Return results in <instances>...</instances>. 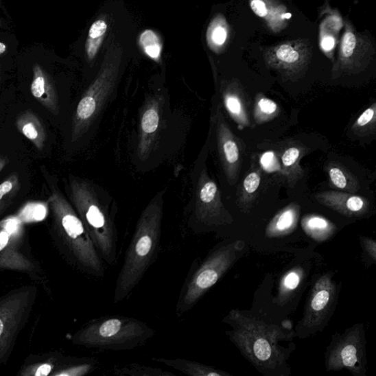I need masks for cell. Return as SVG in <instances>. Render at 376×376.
Listing matches in <instances>:
<instances>
[{
    "mask_svg": "<svg viewBox=\"0 0 376 376\" xmlns=\"http://www.w3.org/2000/svg\"><path fill=\"white\" fill-rule=\"evenodd\" d=\"M54 367V364L51 362L38 363L26 367L21 371L20 375L24 376H47L51 375Z\"/></svg>",
    "mask_w": 376,
    "mask_h": 376,
    "instance_id": "obj_32",
    "label": "cell"
},
{
    "mask_svg": "<svg viewBox=\"0 0 376 376\" xmlns=\"http://www.w3.org/2000/svg\"><path fill=\"white\" fill-rule=\"evenodd\" d=\"M301 152V149L298 146L291 145L281 155L283 172L292 185H295L304 174L300 166Z\"/></svg>",
    "mask_w": 376,
    "mask_h": 376,
    "instance_id": "obj_22",
    "label": "cell"
},
{
    "mask_svg": "<svg viewBox=\"0 0 376 376\" xmlns=\"http://www.w3.org/2000/svg\"><path fill=\"white\" fill-rule=\"evenodd\" d=\"M142 128L145 133H153L158 129L159 115L154 108L146 111L142 119Z\"/></svg>",
    "mask_w": 376,
    "mask_h": 376,
    "instance_id": "obj_33",
    "label": "cell"
},
{
    "mask_svg": "<svg viewBox=\"0 0 376 376\" xmlns=\"http://www.w3.org/2000/svg\"><path fill=\"white\" fill-rule=\"evenodd\" d=\"M261 183V171L254 169L247 174L238 190V205L248 213L252 207Z\"/></svg>",
    "mask_w": 376,
    "mask_h": 376,
    "instance_id": "obj_20",
    "label": "cell"
},
{
    "mask_svg": "<svg viewBox=\"0 0 376 376\" xmlns=\"http://www.w3.org/2000/svg\"><path fill=\"white\" fill-rule=\"evenodd\" d=\"M227 33L226 29L220 25H213L208 33L210 43L215 46H222L225 43Z\"/></svg>",
    "mask_w": 376,
    "mask_h": 376,
    "instance_id": "obj_34",
    "label": "cell"
},
{
    "mask_svg": "<svg viewBox=\"0 0 376 376\" xmlns=\"http://www.w3.org/2000/svg\"><path fill=\"white\" fill-rule=\"evenodd\" d=\"M356 45L357 38L353 34L349 32L344 35L342 45V56L346 58L351 57Z\"/></svg>",
    "mask_w": 376,
    "mask_h": 376,
    "instance_id": "obj_36",
    "label": "cell"
},
{
    "mask_svg": "<svg viewBox=\"0 0 376 376\" xmlns=\"http://www.w3.org/2000/svg\"><path fill=\"white\" fill-rule=\"evenodd\" d=\"M16 126L19 132L32 142L38 150L44 148L47 139L45 129L35 113L27 110L20 115L16 121Z\"/></svg>",
    "mask_w": 376,
    "mask_h": 376,
    "instance_id": "obj_16",
    "label": "cell"
},
{
    "mask_svg": "<svg viewBox=\"0 0 376 376\" xmlns=\"http://www.w3.org/2000/svg\"><path fill=\"white\" fill-rule=\"evenodd\" d=\"M139 44L146 56L155 60L161 58L163 45L160 37L154 30L143 31L140 35Z\"/></svg>",
    "mask_w": 376,
    "mask_h": 376,
    "instance_id": "obj_26",
    "label": "cell"
},
{
    "mask_svg": "<svg viewBox=\"0 0 376 376\" xmlns=\"http://www.w3.org/2000/svg\"><path fill=\"white\" fill-rule=\"evenodd\" d=\"M301 213V207L292 203L282 209L270 221L266 231L268 237H279L291 233L296 228Z\"/></svg>",
    "mask_w": 376,
    "mask_h": 376,
    "instance_id": "obj_14",
    "label": "cell"
},
{
    "mask_svg": "<svg viewBox=\"0 0 376 376\" xmlns=\"http://www.w3.org/2000/svg\"><path fill=\"white\" fill-rule=\"evenodd\" d=\"M245 248L242 240L227 243L215 248L188 278L177 302L176 314L180 317L198 301L232 268Z\"/></svg>",
    "mask_w": 376,
    "mask_h": 376,
    "instance_id": "obj_5",
    "label": "cell"
},
{
    "mask_svg": "<svg viewBox=\"0 0 376 376\" xmlns=\"http://www.w3.org/2000/svg\"><path fill=\"white\" fill-rule=\"evenodd\" d=\"M225 321L233 328L228 337L259 372H276L286 364L287 354L279 342L291 339L294 332L287 333L283 327L268 325L237 309L229 312Z\"/></svg>",
    "mask_w": 376,
    "mask_h": 376,
    "instance_id": "obj_1",
    "label": "cell"
},
{
    "mask_svg": "<svg viewBox=\"0 0 376 376\" xmlns=\"http://www.w3.org/2000/svg\"><path fill=\"white\" fill-rule=\"evenodd\" d=\"M47 212L45 204L39 203H33L27 204L23 211V215L27 218H33L34 220H41Z\"/></svg>",
    "mask_w": 376,
    "mask_h": 376,
    "instance_id": "obj_35",
    "label": "cell"
},
{
    "mask_svg": "<svg viewBox=\"0 0 376 376\" xmlns=\"http://www.w3.org/2000/svg\"><path fill=\"white\" fill-rule=\"evenodd\" d=\"M362 243L363 248L365 250V252L368 253V255L374 261V262H375L376 244L375 240L368 237H363Z\"/></svg>",
    "mask_w": 376,
    "mask_h": 376,
    "instance_id": "obj_37",
    "label": "cell"
},
{
    "mask_svg": "<svg viewBox=\"0 0 376 376\" xmlns=\"http://www.w3.org/2000/svg\"><path fill=\"white\" fill-rule=\"evenodd\" d=\"M31 93L34 97L49 112L58 113V102L55 87L46 73L38 66L34 68V80L31 84Z\"/></svg>",
    "mask_w": 376,
    "mask_h": 376,
    "instance_id": "obj_13",
    "label": "cell"
},
{
    "mask_svg": "<svg viewBox=\"0 0 376 376\" xmlns=\"http://www.w3.org/2000/svg\"><path fill=\"white\" fill-rule=\"evenodd\" d=\"M337 287L329 274L322 275L313 287L302 325L307 329H318L329 315L336 301Z\"/></svg>",
    "mask_w": 376,
    "mask_h": 376,
    "instance_id": "obj_8",
    "label": "cell"
},
{
    "mask_svg": "<svg viewBox=\"0 0 376 376\" xmlns=\"http://www.w3.org/2000/svg\"><path fill=\"white\" fill-rule=\"evenodd\" d=\"M225 107L231 117L238 125L239 130L249 128V102L242 87L237 85L229 86L224 95Z\"/></svg>",
    "mask_w": 376,
    "mask_h": 376,
    "instance_id": "obj_12",
    "label": "cell"
},
{
    "mask_svg": "<svg viewBox=\"0 0 376 376\" xmlns=\"http://www.w3.org/2000/svg\"><path fill=\"white\" fill-rule=\"evenodd\" d=\"M161 240V219L158 214L143 217L125 255L115 287L114 304L128 298L158 256Z\"/></svg>",
    "mask_w": 376,
    "mask_h": 376,
    "instance_id": "obj_3",
    "label": "cell"
},
{
    "mask_svg": "<svg viewBox=\"0 0 376 376\" xmlns=\"http://www.w3.org/2000/svg\"><path fill=\"white\" fill-rule=\"evenodd\" d=\"M250 7L255 14L260 17H265L268 14V10L263 0H253Z\"/></svg>",
    "mask_w": 376,
    "mask_h": 376,
    "instance_id": "obj_38",
    "label": "cell"
},
{
    "mask_svg": "<svg viewBox=\"0 0 376 376\" xmlns=\"http://www.w3.org/2000/svg\"><path fill=\"white\" fill-rule=\"evenodd\" d=\"M153 329L130 317L108 316L94 320L72 337L78 346L106 351L137 349L154 336Z\"/></svg>",
    "mask_w": 376,
    "mask_h": 376,
    "instance_id": "obj_4",
    "label": "cell"
},
{
    "mask_svg": "<svg viewBox=\"0 0 376 376\" xmlns=\"http://www.w3.org/2000/svg\"><path fill=\"white\" fill-rule=\"evenodd\" d=\"M376 128V104L365 110L353 124L351 132L359 138L370 137L375 134Z\"/></svg>",
    "mask_w": 376,
    "mask_h": 376,
    "instance_id": "obj_24",
    "label": "cell"
},
{
    "mask_svg": "<svg viewBox=\"0 0 376 376\" xmlns=\"http://www.w3.org/2000/svg\"><path fill=\"white\" fill-rule=\"evenodd\" d=\"M35 296V287H24L0 298V364L5 362L12 351Z\"/></svg>",
    "mask_w": 376,
    "mask_h": 376,
    "instance_id": "obj_6",
    "label": "cell"
},
{
    "mask_svg": "<svg viewBox=\"0 0 376 376\" xmlns=\"http://www.w3.org/2000/svg\"><path fill=\"white\" fill-rule=\"evenodd\" d=\"M301 226L308 236L320 242H325L337 231L336 225L326 218L318 215H309L303 218Z\"/></svg>",
    "mask_w": 376,
    "mask_h": 376,
    "instance_id": "obj_19",
    "label": "cell"
},
{
    "mask_svg": "<svg viewBox=\"0 0 376 376\" xmlns=\"http://www.w3.org/2000/svg\"><path fill=\"white\" fill-rule=\"evenodd\" d=\"M12 234L5 228L0 232V268L22 271L34 270V264L10 245Z\"/></svg>",
    "mask_w": 376,
    "mask_h": 376,
    "instance_id": "obj_15",
    "label": "cell"
},
{
    "mask_svg": "<svg viewBox=\"0 0 376 376\" xmlns=\"http://www.w3.org/2000/svg\"><path fill=\"white\" fill-rule=\"evenodd\" d=\"M366 366L365 337L361 325H356L333 340L327 354L329 371L346 369L356 375H363Z\"/></svg>",
    "mask_w": 376,
    "mask_h": 376,
    "instance_id": "obj_7",
    "label": "cell"
},
{
    "mask_svg": "<svg viewBox=\"0 0 376 376\" xmlns=\"http://www.w3.org/2000/svg\"><path fill=\"white\" fill-rule=\"evenodd\" d=\"M223 119L218 124L219 148L228 182L237 183L242 164V149L239 139L233 133Z\"/></svg>",
    "mask_w": 376,
    "mask_h": 376,
    "instance_id": "obj_9",
    "label": "cell"
},
{
    "mask_svg": "<svg viewBox=\"0 0 376 376\" xmlns=\"http://www.w3.org/2000/svg\"><path fill=\"white\" fill-rule=\"evenodd\" d=\"M108 30V23L102 16L91 25L86 39V51L88 58L93 60L99 54Z\"/></svg>",
    "mask_w": 376,
    "mask_h": 376,
    "instance_id": "obj_21",
    "label": "cell"
},
{
    "mask_svg": "<svg viewBox=\"0 0 376 376\" xmlns=\"http://www.w3.org/2000/svg\"><path fill=\"white\" fill-rule=\"evenodd\" d=\"M326 169L332 187L350 193H357L360 189V185L356 177L342 165L330 163Z\"/></svg>",
    "mask_w": 376,
    "mask_h": 376,
    "instance_id": "obj_18",
    "label": "cell"
},
{
    "mask_svg": "<svg viewBox=\"0 0 376 376\" xmlns=\"http://www.w3.org/2000/svg\"><path fill=\"white\" fill-rule=\"evenodd\" d=\"M281 112L278 104L263 94L255 98L253 117L257 124H263L276 119Z\"/></svg>",
    "mask_w": 376,
    "mask_h": 376,
    "instance_id": "obj_23",
    "label": "cell"
},
{
    "mask_svg": "<svg viewBox=\"0 0 376 376\" xmlns=\"http://www.w3.org/2000/svg\"><path fill=\"white\" fill-rule=\"evenodd\" d=\"M19 188V180L15 174L10 176L5 181L0 184V213L8 203L12 202Z\"/></svg>",
    "mask_w": 376,
    "mask_h": 376,
    "instance_id": "obj_29",
    "label": "cell"
},
{
    "mask_svg": "<svg viewBox=\"0 0 376 376\" xmlns=\"http://www.w3.org/2000/svg\"><path fill=\"white\" fill-rule=\"evenodd\" d=\"M276 56L281 64L288 67H296L301 59L299 52L287 45L281 46L277 50Z\"/></svg>",
    "mask_w": 376,
    "mask_h": 376,
    "instance_id": "obj_30",
    "label": "cell"
},
{
    "mask_svg": "<svg viewBox=\"0 0 376 376\" xmlns=\"http://www.w3.org/2000/svg\"><path fill=\"white\" fill-rule=\"evenodd\" d=\"M6 49V46L3 43H0V55L3 54Z\"/></svg>",
    "mask_w": 376,
    "mask_h": 376,
    "instance_id": "obj_41",
    "label": "cell"
},
{
    "mask_svg": "<svg viewBox=\"0 0 376 376\" xmlns=\"http://www.w3.org/2000/svg\"><path fill=\"white\" fill-rule=\"evenodd\" d=\"M303 270L295 268L289 271L281 279L277 300L281 304L285 303L301 284Z\"/></svg>",
    "mask_w": 376,
    "mask_h": 376,
    "instance_id": "obj_25",
    "label": "cell"
},
{
    "mask_svg": "<svg viewBox=\"0 0 376 376\" xmlns=\"http://www.w3.org/2000/svg\"><path fill=\"white\" fill-rule=\"evenodd\" d=\"M334 45H336V40L332 37L328 36L322 39L321 46L325 51L331 50Z\"/></svg>",
    "mask_w": 376,
    "mask_h": 376,
    "instance_id": "obj_39",
    "label": "cell"
},
{
    "mask_svg": "<svg viewBox=\"0 0 376 376\" xmlns=\"http://www.w3.org/2000/svg\"><path fill=\"white\" fill-rule=\"evenodd\" d=\"M49 202L57 233L72 262L88 275L104 278V261L81 219L57 191H51Z\"/></svg>",
    "mask_w": 376,
    "mask_h": 376,
    "instance_id": "obj_2",
    "label": "cell"
},
{
    "mask_svg": "<svg viewBox=\"0 0 376 376\" xmlns=\"http://www.w3.org/2000/svg\"><path fill=\"white\" fill-rule=\"evenodd\" d=\"M98 361L95 359H82L76 364L69 365L64 368L52 373L54 376H84L95 371Z\"/></svg>",
    "mask_w": 376,
    "mask_h": 376,
    "instance_id": "obj_28",
    "label": "cell"
},
{
    "mask_svg": "<svg viewBox=\"0 0 376 376\" xmlns=\"http://www.w3.org/2000/svg\"><path fill=\"white\" fill-rule=\"evenodd\" d=\"M282 327H283L285 329H286L287 330H291L292 329V323L288 320H285V321H283V322H282Z\"/></svg>",
    "mask_w": 376,
    "mask_h": 376,
    "instance_id": "obj_40",
    "label": "cell"
},
{
    "mask_svg": "<svg viewBox=\"0 0 376 376\" xmlns=\"http://www.w3.org/2000/svg\"><path fill=\"white\" fill-rule=\"evenodd\" d=\"M218 187L213 181L207 182L200 192V200L207 207L202 216L205 222L211 224H231L233 219L224 209L218 194Z\"/></svg>",
    "mask_w": 376,
    "mask_h": 376,
    "instance_id": "obj_11",
    "label": "cell"
},
{
    "mask_svg": "<svg viewBox=\"0 0 376 376\" xmlns=\"http://www.w3.org/2000/svg\"><path fill=\"white\" fill-rule=\"evenodd\" d=\"M4 165H5V162L0 161V171H1Z\"/></svg>",
    "mask_w": 376,
    "mask_h": 376,
    "instance_id": "obj_42",
    "label": "cell"
},
{
    "mask_svg": "<svg viewBox=\"0 0 376 376\" xmlns=\"http://www.w3.org/2000/svg\"><path fill=\"white\" fill-rule=\"evenodd\" d=\"M97 108V102L93 97H86L81 99L77 109V117L81 121L89 119Z\"/></svg>",
    "mask_w": 376,
    "mask_h": 376,
    "instance_id": "obj_31",
    "label": "cell"
},
{
    "mask_svg": "<svg viewBox=\"0 0 376 376\" xmlns=\"http://www.w3.org/2000/svg\"><path fill=\"white\" fill-rule=\"evenodd\" d=\"M152 360L162 363L176 371L189 376H228V373L217 370L208 365L183 359L152 358Z\"/></svg>",
    "mask_w": 376,
    "mask_h": 376,
    "instance_id": "obj_17",
    "label": "cell"
},
{
    "mask_svg": "<svg viewBox=\"0 0 376 376\" xmlns=\"http://www.w3.org/2000/svg\"><path fill=\"white\" fill-rule=\"evenodd\" d=\"M322 205L347 217H361L366 214L370 203L366 198L350 193L325 191L316 195Z\"/></svg>",
    "mask_w": 376,
    "mask_h": 376,
    "instance_id": "obj_10",
    "label": "cell"
},
{
    "mask_svg": "<svg viewBox=\"0 0 376 376\" xmlns=\"http://www.w3.org/2000/svg\"><path fill=\"white\" fill-rule=\"evenodd\" d=\"M113 373L119 376H175V374L172 372L139 364H130L126 366L116 368Z\"/></svg>",
    "mask_w": 376,
    "mask_h": 376,
    "instance_id": "obj_27",
    "label": "cell"
},
{
    "mask_svg": "<svg viewBox=\"0 0 376 376\" xmlns=\"http://www.w3.org/2000/svg\"><path fill=\"white\" fill-rule=\"evenodd\" d=\"M285 17H286L285 19H290L291 17V14H287L285 15Z\"/></svg>",
    "mask_w": 376,
    "mask_h": 376,
    "instance_id": "obj_43",
    "label": "cell"
}]
</instances>
